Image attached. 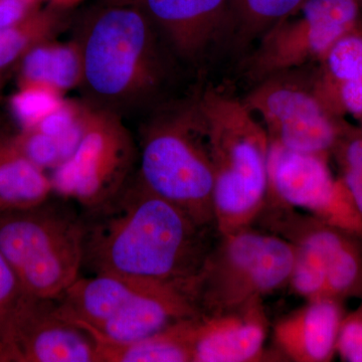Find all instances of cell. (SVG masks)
<instances>
[{
    "label": "cell",
    "instance_id": "25",
    "mask_svg": "<svg viewBox=\"0 0 362 362\" xmlns=\"http://www.w3.org/2000/svg\"><path fill=\"white\" fill-rule=\"evenodd\" d=\"M62 99L44 90L20 89L11 99V108L21 129H26L35 127Z\"/></svg>",
    "mask_w": 362,
    "mask_h": 362
},
{
    "label": "cell",
    "instance_id": "5",
    "mask_svg": "<svg viewBox=\"0 0 362 362\" xmlns=\"http://www.w3.org/2000/svg\"><path fill=\"white\" fill-rule=\"evenodd\" d=\"M137 175L154 194L216 230L213 157L197 100L164 109L145 124Z\"/></svg>",
    "mask_w": 362,
    "mask_h": 362
},
{
    "label": "cell",
    "instance_id": "6",
    "mask_svg": "<svg viewBox=\"0 0 362 362\" xmlns=\"http://www.w3.org/2000/svg\"><path fill=\"white\" fill-rule=\"evenodd\" d=\"M83 243L82 214L64 202L0 211V250L26 294L61 296L78 278Z\"/></svg>",
    "mask_w": 362,
    "mask_h": 362
},
{
    "label": "cell",
    "instance_id": "1",
    "mask_svg": "<svg viewBox=\"0 0 362 362\" xmlns=\"http://www.w3.org/2000/svg\"><path fill=\"white\" fill-rule=\"evenodd\" d=\"M85 209L83 267L192 293L216 228L154 194L137 173L110 199Z\"/></svg>",
    "mask_w": 362,
    "mask_h": 362
},
{
    "label": "cell",
    "instance_id": "17",
    "mask_svg": "<svg viewBox=\"0 0 362 362\" xmlns=\"http://www.w3.org/2000/svg\"><path fill=\"white\" fill-rule=\"evenodd\" d=\"M18 65V89L44 90L63 97L82 84L83 59L78 40H47L26 52Z\"/></svg>",
    "mask_w": 362,
    "mask_h": 362
},
{
    "label": "cell",
    "instance_id": "18",
    "mask_svg": "<svg viewBox=\"0 0 362 362\" xmlns=\"http://www.w3.org/2000/svg\"><path fill=\"white\" fill-rule=\"evenodd\" d=\"M52 192L47 171L28 160L11 137H0V211L39 206Z\"/></svg>",
    "mask_w": 362,
    "mask_h": 362
},
{
    "label": "cell",
    "instance_id": "11",
    "mask_svg": "<svg viewBox=\"0 0 362 362\" xmlns=\"http://www.w3.org/2000/svg\"><path fill=\"white\" fill-rule=\"evenodd\" d=\"M0 362H98L97 344L56 299L23 293L0 322Z\"/></svg>",
    "mask_w": 362,
    "mask_h": 362
},
{
    "label": "cell",
    "instance_id": "2",
    "mask_svg": "<svg viewBox=\"0 0 362 362\" xmlns=\"http://www.w3.org/2000/svg\"><path fill=\"white\" fill-rule=\"evenodd\" d=\"M78 42L81 87L93 106L122 116L151 102L168 76L160 37L140 6H105L86 23Z\"/></svg>",
    "mask_w": 362,
    "mask_h": 362
},
{
    "label": "cell",
    "instance_id": "10",
    "mask_svg": "<svg viewBox=\"0 0 362 362\" xmlns=\"http://www.w3.org/2000/svg\"><path fill=\"white\" fill-rule=\"evenodd\" d=\"M268 199L304 209L343 232L362 235V216L341 178L331 175L326 156L293 151L270 141Z\"/></svg>",
    "mask_w": 362,
    "mask_h": 362
},
{
    "label": "cell",
    "instance_id": "20",
    "mask_svg": "<svg viewBox=\"0 0 362 362\" xmlns=\"http://www.w3.org/2000/svg\"><path fill=\"white\" fill-rule=\"evenodd\" d=\"M59 11L52 6L37 8L18 23L0 30V71L18 64L37 45L54 40L64 26Z\"/></svg>",
    "mask_w": 362,
    "mask_h": 362
},
{
    "label": "cell",
    "instance_id": "9",
    "mask_svg": "<svg viewBox=\"0 0 362 362\" xmlns=\"http://www.w3.org/2000/svg\"><path fill=\"white\" fill-rule=\"evenodd\" d=\"M358 0H305L270 28L247 57V77L267 78L324 58L335 42L361 25Z\"/></svg>",
    "mask_w": 362,
    "mask_h": 362
},
{
    "label": "cell",
    "instance_id": "21",
    "mask_svg": "<svg viewBox=\"0 0 362 362\" xmlns=\"http://www.w3.org/2000/svg\"><path fill=\"white\" fill-rule=\"evenodd\" d=\"M305 0H230L232 37L239 47L259 40Z\"/></svg>",
    "mask_w": 362,
    "mask_h": 362
},
{
    "label": "cell",
    "instance_id": "16",
    "mask_svg": "<svg viewBox=\"0 0 362 362\" xmlns=\"http://www.w3.org/2000/svg\"><path fill=\"white\" fill-rule=\"evenodd\" d=\"M314 90L335 117L362 118V23L332 45L321 59Z\"/></svg>",
    "mask_w": 362,
    "mask_h": 362
},
{
    "label": "cell",
    "instance_id": "4",
    "mask_svg": "<svg viewBox=\"0 0 362 362\" xmlns=\"http://www.w3.org/2000/svg\"><path fill=\"white\" fill-rule=\"evenodd\" d=\"M56 301L96 344L136 341L201 314L185 288L114 274L78 277Z\"/></svg>",
    "mask_w": 362,
    "mask_h": 362
},
{
    "label": "cell",
    "instance_id": "29",
    "mask_svg": "<svg viewBox=\"0 0 362 362\" xmlns=\"http://www.w3.org/2000/svg\"><path fill=\"white\" fill-rule=\"evenodd\" d=\"M49 4V6L58 8L59 11H65L66 8L75 6L76 4H80L82 0H47Z\"/></svg>",
    "mask_w": 362,
    "mask_h": 362
},
{
    "label": "cell",
    "instance_id": "30",
    "mask_svg": "<svg viewBox=\"0 0 362 362\" xmlns=\"http://www.w3.org/2000/svg\"><path fill=\"white\" fill-rule=\"evenodd\" d=\"M139 0H105V6H137Z\"/></svg>",
    "mask_w": 362,
    "mask_h": 362
},
{
    "label": "cell",
    "instance_id": "3",
    "mask_svg": "<svg viewBox=\"0 0 362 362\" xmlns=\"http://www.w3.org/2000/svg\"><path fill=\"white\" fill-rule=\"evenodd\" d=\"M197 102L213 157L216 230L226 235L250 228L267 202L268 133L245 102L214 90Z\"/></svg>",
    "mask_w": 362,
    "mask_h": 362
},
{
    "label": "cell",
    "instance_id": "23",
    "mask_svg": "<svg viewBox=\"0 0 362 362\" xmlns=\"http://www.w3.org/2000/svg\"><path fill=\"white\" fill-rule=\"evenodd\" d=\"M334 149L342 169L341 180L362 216V133L347 134L344 128Z\"/></svg>",
    "mask_w": 362,
    "mask_h": 362
},
{
    "label": "cell",
    "instance_id": "28",
    "mask_svg": "<svg viewBox=\"0 0 362 362\" xmlns=\"http://www.w3.org/2000/svg\"><path fill=\"white\" fill-rule=\"evenodd\" d=\"M40 0H0V30L18 23L35 9Z\"/></svg>",
    "mask_w": 362,
    "mask_h": 362
},
{
    "label": "cell",
    "instance_id": "26",
    "mask_svg": "<svg viewBox=\"0 0 362 362\" xmlns=\"http://www.w3.org/2000/svg\"><path fill=\"white\" fill-rule=\"evenodd\" d=\"M337 352L344 361L362 362V304L356 311L343 317Z\"/></svg>",
    "mask_w": 362,
    "mask_h": 362
},
{
    "label": "cell",
    "instance_id": "13",
    "mask_svg": "<svg viewBox=\"0 0 362 362\" xmlns=\"http://www.w3.org/2000/svg\"><path fill=\"white\" fill-rule=\"evenodd\" d=\"M160 39L185 63L201 66L232 37L230 0H139Z\"/></svg>",
    "mask_w": 362,
    "mask_h": 362
},
{
    "label": "cell",
    "instance_id": "27",
    "mask_svg": "<svg viewBox=\"0 0 362 362\" xmlns=\"http://www.w3.org/2000/svg\"><path fill=\"white\" fill-rule=\"evenodd\" d=\"M16 273L0 250V322L23 294Z\"/></svg>",
    "mask_w": 362,
    "mask_h": 362
},
{
    "label": "cell",
    "instance_id": "12",
    "mask_svg": "<svg viewBox=\"0 0 362 362\" xmlns=\"http://www.w3.org/2000/svg\"><path fill=\"white\" fill-rule=\"evenodd\" d=\"M244 102L261 119L270 141L293 151L327 156L344 131L314 89L278 76L259 83Z\"/></svg>",
    "mask_w": 362,
    "mask_h": 362
},
{
    "label": "cell",
    "instance_id": "15",
    "mask_svg": "<svg viewBox=\"0 0 362 362\" xmlns=\"http://www.w3.org/2000/svg\"><path fill=\"white\" fill-rule=\"evenodd\" d=\"M342 319L337 300H310L275 324L274 337L283 356L290 361H330L337 352Z\"/></svg>",
    "mask_w": 362,
    "mask_h": 362
},
{
    "label": "cell",
    "instance_id": "32",
    "mask_svg": "<svg viewBox=\"0 0 362 362\" xmlns=\"http://www.w3.org/2000/svg\"><path fill=\"white\" fill-rule=\"evenodd\" d=\"M1 73L2 71H0V87H1Z\"/></svg>",
    "mask_w": 362,
    "mask_h": 362
},
{
    "label": "cell",
    "instance_id": "14",
    "mask_svg": "<svg viewBox=\"0 0 362 362\" xmlns=\"http://www.w3.org/2000/svg\"><path fill=\"white\" fill-rule=\"evenodd\" d=\"M267 332L262 299L220 313L199 314L192 323V362L261 361Z\"/></svg>",
    "mask_w": 362,
    "mask_h": 362
},
{
    "label": "cell",
    "instance_id": "7",
    "mask_svg": "<svg viewBox=\"0 0 362 362\" xmlns=\"http://www.w3.org/2000/svg\"><path fill=\"white\" fill-rule=\"evenodd\" d=\"M295 247L249 228L218 235L192 287L201 314L220 313L289 285Z\"/></svg>",
    "mask_w": 362,
    "mask_h": 362
},
{
    "label": "cell",
    "instance_id": "22",
    "mask_svg": "<svg viewBox=\"0 0 362 362\" xmlns=\"http://www.w3.org/2000/svg\"><path fill=\"white\" fill-rule=\"evenodd\" d=\"M361 287V255L356 245L345 238L331 261L321 298L339 301L343 297L356 294Z\"/></svg>",
    "mask_w": 362,
    "mask_h": 362
},
{
    "label": "cell",
    "instance_id": "31",
    "mask_svg": "<svg viewBox=\"0 0 362 362\" xmlns=\"http://www.w3.org/2000/svg\"><path fill=\"white\" fill-rule=\"evenodd\" d=\"M359 6H361V11H362V0H358Z\"/></svg>",
    "mask_w": 362,
    "mask_h": 362
},
{
    "label": "cell",
    "instance_id": "19",
    "mask_svg": "<svg viewBox=\"0 0 362 362\" xmlns=\"http://www.w3.org/2000/svg\"><path fill=\"white\" fill-rule=\"evenodd\" d=\"M195 317L136 341L97 344L98 362H192L190 338Z\"/></svg>",
    "mask_w": 362,
    "mask_h": 362
},
{
    "label": "cell",
    "instance_id": "8",
    "mask_svg": "<svg viewBox=\"0 0 362 362\" xmlns=\"http://www.w3.org/2000/svg\"><path fill=\"white\" fill-rule=\"evenodd\" d=\"M137 156L122 116L87 102L77 146L49 175L52 192L85 209L99 206L132 177Z\"/></svg>",
    "mask_w": 362,
    "mask_h": 362
},
{
    "label": "cell",
    "instance_id": "24",
    "mask_svg": "<svg viewBox=\"0 0 362 362\" xmlns=\"http://www.w3.org/2000/svg\"><path fill=\"white\" fill-rule=\"evenodd\" d=\"M11 140L28 160L45 171H52L64 161L58 140L39 129H21L18 134L11 136Z\"/></svg>",
    "mask_w": 362,
    "mask_h": 362
}]
</instances>
